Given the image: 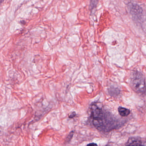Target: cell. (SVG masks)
<instances>
[{"mask_svg":"<svg viewBox=\"0 0 146 146\" xmlns=\"http://www.w3.org/2000/svg\"><path fill=\"white\" fill-rule=\"evenodd\" d=\"M91 117L93 119V123L94 126L98 129H102L104 126L105 114L102 108H100L96 104L90 106Z\"/></svg>","mask_w":146,"mask_h":146,"instance_id":"1","label":"cell"},{"mask_svg":"<svg viewBox=\"0 0 146 146\" xmlns=\"http://www.w3.org/2000/svg\"><path fill=\"white\" fill-rule=\"evenodd\" d=\"M130 84L135 92L145 94V79L142 74L138 72L134 73L131 76Z\"/></svg>","mask_w":146,"mask_h":146,"instance_id":"2","label":"cell"},{"mask_svg":"<svg viewBox=\"0 0 146 146\" xmlns=\"http://www.w3.org/2000/svg\"><path fill=\"white\" fill-rule=\"evenodd\" d=\"M130 13L134 20L139 22L143 18V11L138 5L130 3L128 5Z\"/></svg>","mask_w":146,"mask_h":146,"instance_id":"3","label":"cell"},{"mask_svg":"<svg viewBox=\"0 0 146 146\" xmlns=\"http://www.w3.org/2000/svg\"><path fill=\"white\" fill-rule=\"evenodd\" d=\"M145 141L139 137H130L126 143V145L129 146H145Z\"/></svg>","mask_w":146,"mask_h":146,"instance_id":"4","label":"cell"},{"mask_svg":"<svg viewBox=\"0 0 146 146\" xmlns=\"http://www.w3.org/2000/svg\"><path fill=\"white\" fill-rule=\"evenodd\" d=\"M118 111L119 115L123 117L128 116L130 113V111L129 109L122 107H119L118 108Z\"/></svg>","mask_w":146,"mask_h":146,"instance_id":"5","label":"cell"},{"mask_svg":"<svg viewBox=\"0 0 146 146\" xmlns=\"http://www.w3.org/2000/svg\"><path fill=\"white\" fill-rule=\"evenodd\" d=\"M73 134H74V132L73 131H72V132H70V133L69 135H68V137H67V141H70L71 140L72 138V137H73Z\"/></svg>","mask_w":146,"mask_h":146,"instance_id":"6","label":"cell"},{"mask_svg":"<svg viewBox=\"0 0 146 146\" xmlns=\"http://www.w3.org/2000/svg\"><path fill=\"white\" fill-rule=\"evenodd\" d=\"M76 112L73 111L72 112L69 113L68 116H69V117L70 118H73V117H74L76 116Z\"/></svg>","mask_w":146,"mask_h":146,"instance_id":"7","label":"cell"},{"mask_svg":"<svg viewBox=\"0 0 146 146\" xmlns=\"http://www.w3.org/2000/svg\"><path fill=\"white\" fill-rule=\"evenodd\" d=\"M88 146H89V145H97V144H96V143H89V144H88Z\"/></svg>","mask_w":146,"mask_h":146,"instance_id":"8","label":"cell"},{"mask_svg":"<svg viewBox=\"0 0 146 146\" xmlns=\"http://www.w3.org/2000/svg\"><path fill=\"white\" fill-rule=\"evenodd\" d=\"M4 1V0H0V4L2 3V1Z\"/></svg>","mask_w":146,"mask_h":146,"instance_id":"9","label":"cell"}]
</instances>
